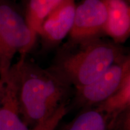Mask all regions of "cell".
Here are the masks:
<instances>
[{"label":"cell","instance_id":"1","mask_svg":"<svg viewBox=\"0 0 130 130\" xmlns=\"http://www.w3.org/2000/svg\"><path fill=\"white\" fill-rule=\"evenodd\" d=\"M17 84L21 117L32 128L64 105L69 86L48 68L20 58L10 68Z\"/></svg>","mask_w":130,"mask_h":130},{"label":"cell","instance_id":"2","mask_svg":"<svg viewBox=\"0 0 130 130\" xmlns=\"http://www.w3.org/2000/svg\"><path fill=\"white\" fill-rule=\"evenodd\" d=\"M74 43L78 48L64 54L60 52L48 69L77 89L95 82L123 55L117 43L98 37Z\"/></svg>","mask_w":130,"mask_h":130},{"label":"cell","instance_id":"3","mask_svg":"<svg viewBox=\"0 0 130 130\" xmlns=\"http://www.w3.org/2000/svg\"><path fill=\"white\" fill-rule=\"evenodd\" d=\"M37 34L13 0H0V86L6 81L17 53L27 57L36 43Z\"/></svg>","mask_w":130,"mask_h":130},{"label":"cell","instance_id":"4","mask_svg":"<svg viewBox=\"0 0 130 130\" xmlns=\"http://www.w3.org/2000/svg\"><path fill=\"white\" fill-rule=\"evenodd\" d=\"M130 75V53L123 54L93 83L77 89L79 101L86 104L102 103L122 86Z\"/></svg>","mask_w":130,"mask_h":130},{"label":"cell","instance_id":"5","mask_svg":"<svg viewBox=\"0 0 130 130\" xmlns=\"http://www.w3.org/2000/svg\"><path fill=\"white\" fill-rule=\"evenodd\" d=\"M107 18L106 0H82L76 6L74 25L69 33L72 42L97 38L104 32Z\"/></svg>","mask_w":130,"mask_h":130},{"label":"cell","instance_id":"6","mask_svg":"<svg viewBox=\"0 0 130 130\" xmlns=\"http://www.w3.org/2000/svg\"><path fill=\"white\" fill-rule=\"evenodd\" d=\"M76 6L75 0H64L44 21L37 35L41 38L43 48L56 46L69 35L74 25Z\"/></svg>","mask_w":130,"mask_h":130},{"label":"cell","instance_id":"7","mask_svg":"<svg viewBox=\"0 0 130 130\" xmlns=\"http://www.w3.org/2000/svg\"><path fill=\"white\" fill-rule=\"evenodd\" d=\"M1 88L0 130H31L21 117L17 84L10 69Z\"/></svg>","mask_w":130,"mask_h":130},{"label":"cell","instance_id":"8","mask_svg":"<svg viewBox=\"0 0 130 130\" xmlns=\"http://www.w3.org/2000/svg\"><path fill=\"white\" fill-rule=\"evenodd\" d=\"M108 18L104 32L116 43L130 36V0H106Z\"/></svg>","mask_w":130,"mask_h":130},{"label":"cell","instance_id":"9","mask_svg":"<svg viewBox=\"0 0 130 130\" xmlns=\"http://www.w3.org/2000/svg\"><path fill=\"white\" fill-rule=\"evenodd\" d=\"M22 11L28 25L37 35L48 16L53 12L64 0H23Z\"/></svg>","mask_w":130,"mask_h":130},{"label":"cell","instance_id":"10","mask_svg":"<svg viewBox=\"0 0 130 130\" xmlns=\"http://www.w3.org/2000/svg\"><path fill=\"white\" fill-rule=\"evenodd\" d=\"M66 130H107L106 120L100 110H87L75 119Z\"/></svg>","mask_w":130,"mask_h":130},{"label":"cell","instance_id":"11","mask_svg":"<svg viewBox=\"0 0 130 130\" xmlns=\"http://www.w3.org/2000/svg\"><path fill=\"white\" fill-rule=\"evenodd\" d=\"M127 107H130V75L116 93L101 103L99 110L103 113H112Z\"/></svg>","mask_w":130,"mask_h":130},{"label":"cell","instance_id":"12","mask_svg":"<svg viewBox=\"0 0 130 130\" xmlns=\"http://www.w3.org/2000/svg\"><path fill=\"white\" fill-rule=\"evenodd\" d=\"M63 118V113L57 111L48 119L38 123L31 130H54Z\"/></svg>","mask_w":130,"mask_h":130},{"label":"cell","instance_id":"13","mask_svg":"<svg viewBox=\"0 0 130 130\" xmlns=\"http://www.w3.org/2000/svg\"><path fill=\"white\" fill-rule=\"evenodd\" d=\"M1 90H2V88L0 86V104H1Z\"/></svg>","mask_w":130,"mask_h":130},{"label":"cell","instance_id":"14","mask_svg":"<svg viewBox=\"0 0 130 130\" xmlns=\"http://www.w3.org/2000/svg\"><path fill=\"white\" fill-rule=\"evenodd\" d=\"M20 1H23V0H20Z\"/></svg>","mask_w":130,"mask_h":130}]
</instances>
